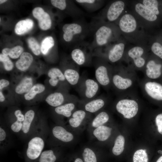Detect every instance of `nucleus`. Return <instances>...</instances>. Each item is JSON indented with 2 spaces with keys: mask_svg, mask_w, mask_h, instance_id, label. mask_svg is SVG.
Listing matches in <instances>:
<instances>
[{
  "mask_svg": "<svg viewBox=\"0 0 162 162\" xmlns=\"http://www.w3.org/2000/svg\"><path fill=\"white\" fill-rule=\"evenodd\" d=\"M33 24V21L29 19L20 20L15 25V32L19 35L23 34L32 28Z\"/></svg>",
  "mask_w": 162,
  "mask_h": 162,
  "instance_id": "20",
  "label": "nucleus"
},
{
  "mask_svg": "<svg viewBox=\"0 0 162 162\" xmlns=\"http://www.w3.org/2000/svg\"><path fill=\"white\" fill-rule=\"evenodd\" d=\"M125 3L121 0H117L112 2L108 6L105 13L104 17L101 20H106V22L112 23L116 21L124 11Z\"/></svg>",
  "mask_w": 162,
  "mask_h": 162,
  "instance_id": "9",
  "label": "nucleus"
},
{
  "mask_svg": "<svg viewBox=\"0 0 162 162\" xmlns=\"http://www.w3.org/2000/svg\"><path fill=\"white\" fill-rule=\"evenodd\" d=\"M74 107L75 105L74 104L69 103L56 107L55 111L58 114L66 117H69L71 115V111L74 109Z\"/></svg>",
  "mask_w": 162,
  "mask_h": 162,
  "instance_id": "27",
  "label": "nucleus"
},
{
  "mask_svg": "<svg viewBox=\"0 0 162 162\" xmlns=\"http://www.w3.org/2000/svg\"><path fill=\"white\" fill-rule=\"evenodd\" d=\"M105 104L104 100L101 99L92 100L87 103L85 106L86 110L93 113L102 108Z\"/></svg>",
  "mask_w": 162,
  "mask_h": 162,
  "instance_id": "28",
  "label": "nucleus"
},
{
  "mask_svg": "<svg viewBox=\"0 0 162 162\" xmlns=\"http://www.w3.org/2000/svg\"><path fill=\"white\" fill-rule=\"evenodd\" d=\"M142 71L144 78L159 80L162 78V60L153 54L148 55Z\"/></svg>",
  "mask_w": 162,
  "mask_h": 162,
  "instance_id": "8",
  "label": "nucleus"
},
{
  "mask_svg": "<svg viewBox=\"0 0 162 162\" xmlns=\"http://www.w3.org/2000/svg\"><path fill=\"white\" fill-rule=\"evenodd\" d=\"M10 138L9 134L4 124L0 126V148L1 151L8 149L10 145Z\"/></svg>",
  "mask_w": 162,
  "mask_h": 162,
  "instance_id": "21",
  "label": "nucleus"
},
{
  "mask_svg": "<svg viewBox=\"0 0 162 162\" xmlns=\"http://www.w3.org/2000/svg\"><path fill=\"white\" fill-rule=\"evenodd\" d=\"M0 61L3 63L4 68L6 70L10 71L13 69L14 67L13 64L8 56L2 54H0Z\"/></svg>",
  "mask_w": 162,
  "mask_h": 162,
  "instance_id": "43",
  "label": "nucleus"
},
{
  "mask_svg": "<svg viewBox=\"0 0 162 162\" xmlns=\"http://www.w3.org/2000/svg\"><path fill=\"white\" fill-rule=\"evenodd\" d=\"M109 118V116L106 112H102L98 115L92 123V126L97 128L106 123Z\"/></svg>",
  "mask_w": 162,
  "mask_h": 162,
  "instance_id": "36",
  "label": "nucleus"
},
{
  "mask_svg": "<svg viewBox=\"0 0 162 162\" xmlns=\"http://www.w3.org/2000/svg\"><path fill=\"white\" fill-rule=\"evenodd\" d=\"M5 100L4 97L1 91L0 92V101L3 102Z\"/></svg>",
  "mask_w": 162,
  "mask_h": 162,
  "instance_id": "48",
  "label": "nucleus"
},
{
  "mask_svg": "<svg viewBox=\"0 0 162 162\" xmlns=\"http://www.w3.org/2000/svg\"><path fill=\"white\" fill-rule=\"evenodd\" d=\"M63 38L66 42L77 44L89 32L88 28L80 22H74L64 24L62 27Z\"/></svg>",
  "mask_w": 162,
  "mask_h": 162,
  "instance_id": "5",
  "label": "nucleus"
},
{
  "mask_svg": "<svg viewBox=\"0 0 162 162\" xmlns=\"http://www.w3.org/2000/svg\"><path fill=\"white\" fill-rule=\"evenodd\" d=\"M151 49L153 54L162 60V45L158 42L153 43Z\"/></svg>",
  "mask_w": 162,
  "mask_h": 162,
  "instance_id": "42",
  "label": "nucleus"
},
{
  "mask_svg": "<svg viewBox=\"0 0 162 162\" xmlns=\"http://www.w3.org/2000/svg\"><path fill=\"white\" fill-rule=\"evenodd\" d=\"M15 118L8 121L7 125L13 133L20 135L24 118V115L21 110L17 109L14 112Z\"/></svg>",
  "mask_w": 162,
  "mask_h": 162,
  "instance_id": "14",
  "label": "nucleus"
},
{
  "mask_svg": "<svg viewBox=\"0 0 162 162\" xmlns=\"http://www.w3.org/2000/svg\"><path fill=\"white\" fill-rule=\"evenodd\" d=\"M148 55L142 47L136 46L130 49L126 53L124 57L125 60L130 62V66L135 70L142 71L146 64Z\"/></svg>",
  "mask_w": 162,
  "mask_h": 162,
  "instance_id": "7",
  "label": "nucleus"
},
{
  "mask_svg": "<svg viewBox=\"0 0 162 162\" xmlns=\"http://www.w3.org/2000/svg\"><path fill=\"white\" fill-rule=\"evenodd\" d=\"M148 155L145 149H139L134 154L133 162H148Z\"/></svg>",
  "mask_w": 162,
  "mask_h": 162,
  "instance_id": "37",
  "label": "nucleus"
},
{
  "mask_svg": "<svg viewBox=\"0 0 162 162\" xmlns=\"http://www.w3.org/2000/svg\"><path fill=\"white\" fill-rule=\"evenodd\" d=\"M76 2L89 10H94L100 7L102 1L96 0H76Z\"/></svg>",
  "mask_w": 162,
  "mask_h": 162,
  "instance_id": "30",
  "label": "nucleus"
},
{
  "mask_svg": "<svg viewBox=\"0 0 162 162\" xmlns=\"http://www.w3.org/2000/svg\"><path fill=\"white\" fill-rule=\"evenodd\" d=\"M59 80L57 78H51L49 80V82L51 86H55L57 84Z\"/></svg>",
  "mask_w": 162,
  "mask_h": 162,
  "instance_id": "47",
  "label": "nucleus"
},
{
  "mask_svg": "<svg viewBox=\"0 0 162 162\" xmlns=\"http://www.w3.org/2000/svg\"><path fill=\"white\" fill-rule=\"evenodd\" d=\"M9 84L8 81L4 79L0 80V89L1 90L4 87H7Z\"/></svg>",
  "mask_w": 162,
  "mask_h": 162,
  "instance_id": "46",
  "label": "nucleus"
},
{
  "mask_svg": "<svg viewBox=\"0 0 162 162\" xmlns=\"http://www.w3.org/2000/svg\"><path fill=\"white\" fill-rule=\"evenodd\" d=\"M112 76V83L121 95L135 92L139 81L135 70L130 66L121 67Z\"/></svg>",
  "mask_w": 162,
  "mask_h": 162,
  "instance_id": "3",
  "label": "nucleus"
},
{
  "mask_svg": "<svg viewBox=\"0 0 162 162\" xmlns=\"http://www.w3.org/2000/svg\"><path fill=\"white\" fill-rule=\"evenodd\" d=\"M23 51V48L21 46H17L11 49L4 48L2 50V52L5 56H9L11 58L15 59L21 56Z\"/></svg>",
  "mask_w": 162,
  "mask_h": 162,
  "instance_id": "29",
  "label": "nucleus"
},
{
  "mask_svg": "<svg viewBox=\"0 0 162 162\" xmlns=\"http://www.w3.org/2000/svg\"><path fill=\"white\" fill-rule=\"evenodd\" d=\"M116 105L117 111L124 118H131L137 114L139 110V98L135 92L121 95Z\"/></svg>",
  "mask_w": 162,
  "mask_h": 162,
  "instance_id": "4",
  "label": "nucleus"
},
{
  "mask_svg": "<svg viewBox=\"0 0 162 162\" xmlns=\"http://www.w3.org/2000/svg\"><path fill=\"white\" fill-rule=\"evenodd\" d=\"M51 134L54 138L64 142L72 141L74 138L73 134L67 131L64 127L60 125L54 126L52 128Z\"/></svg>",
  "mask_w": 162,
  "mask_h": 162,
  "instance_id": "15",
  "label": "nucleus"
},
{
  "mask_svg": "<svg viewBox=\"0 0 162 162\" xmlns=\"http://www.w3.org/2000/svg\"><path fill=\"white\" fill-rule=\"evenodd\" d=\"M82 156L84 162H97V158L94 153L89 148L84 149Z\"/></svg>",
  "mask_w": 162,
  "mask_h": 162,
  "instance_id": "40",
  "label": "nucleus"
},
{
  "mask_svg": "<svg viewBox=\"0 0 162 162\" xmlns=\"http://www.w3.org/2000/svg\"><path fill=\"white\" fill-rule=\"evenodd\" d=\"M125 139L122 135L118 136L116 138L114 146L112 149V152L116 156L120 155L124 149Z\"/></svg>",
  "mask_w": 162,
  "mask_h": 162,
  "instance_id": "33",
  "label": "nucleus"
},
{
  "mask_svg": "<svg viewBox=\"0 0 162 162\" xmlns=\"http://www.w3.org/2000/svg\"><path fill=\"white\" fill-rule=\"evenodd\" d=\"M95 75L98 82L104 86L108 85L110 80L107 67L105 65L99 66L96 70Z\"/></svg>",
  "mask_w": 162,
  "mask_h": 162,
  "instance_id": "18",
  "label": "nucleus"
},
{
  "mask_svg": "<svg viewBox=\"0 0 162 162\" xmlns=\"http://www.w3.org/2000/svg\"><path fill=\"white\" fill-rule=\"evenodd\" d=\"M118 28L122 32L130 34L134 32L137 27V22L135 17L130 13L123 14L119 19Z\"/></svg>",
  "mask_w": 162,
  "mask_h": 162,
  "instance_id": "11",
  "label": "nucleus"
},
{
  "mask_svg": "<svg viewBox=\"0 0 162 162\" xmlns=\"http://www.w3.org/2000/svg\"><path fill=\"white\" fill-rule=\"evenodd\" d=\"M45 89V87L43 85L40 83L36 84L25 94V99L27 100H30L33 99L37 94L42 93Z\"/></svg>",
  "mask_w": 162,
  "mask_h": 162,
  "instance_id": "32",
  "label": "nucleus"
},
{
  "mask_svg": "<svg viewBox=\"0 0 162 162\" xmlns=\"http://www.w3.org/2000/svg\"><path fill=\"white\" fill-rule=\"evenodd\" d=\"M139 85L146 98L156 103L162 104V83L144 78L139 82Z\"/></svg>",
  "mask_w": 162,
  "mask_h": 162,
  "instance_id": "6",
  "label": "nucleus"
},
{
  "mask_svg": "<svg viewBox=\"0 0 162 162\" xmlns=\"http://www.w3.org/2000/svg\"><path fill=\"white\" fill-rule=\"evenodd\" d=\"M81 42L76 44L71 52L73 60L79 65L83 64L86 61V56L82 49L83 43Z\"/></svg>",
  "mask_w": 162,
  "mask_h": 162,
  "instance_id": "17",
  "label": "nucleus"
},
{
  "mask_svg": "<svg viewBox=\"0 0 162 162\" xmlns=\"http://www.w3.org/2000/svg\"><path fill=\"white\" fill-rule=\"evenodd\" d=\"M56 159L54 151L50 149L43 151L37 160L38 162H55Z\"/></svg>",
  "mask_w": 162,
  "mask_h": 162,
  "instance_id": "31",
  "label": "nucleus"
},
{
  "mask_svg": "<svg viewBox=\"0 0 162 162\" xmlns=\"http://www.w3.org/2000/svg\"><path fill=\"white\" fill-rule=\"evenodd\" d=\"M32 80L31 78L25 77L16 87L15 91L19 94L27 92L32 88Z\"/></svg>",
  "mask_w": 162,
  "mask_h": 162,
  "instance_id": "23",
  "label": "nucleus"
},
{
  "mask_svg": "<svg viewBox=\"0 0 162 162\" xmlns=\"http://www.w3.org/2000/svg\"><path fill=\"white\" fill-rule=\"evenodd\" d=\"M158 81H160V82L162 83V78Z\"/></svg>",
  "mask_w": 162,
  "mask_h": 162,
  "instance_id": "52",
  "label": "nucleus"
},
{
  "mask_svg": "<svg viewBox=\"0 0 162 162\" xmlns=\"http://www.w3.org/2000/svg\"><path fill=\"white\" fill-rule=\"evenodd\" d=\"M108 47L107 58L112 63L117 62L124 57L125 54V44L122 42H117Z\"/></svg>",
  "mask_w": 162,
  "mask_h": 162,
  "instance_id": "12",
  "label": "nucleus"
},
{
  "mask_svg": "<svg viewBox=\"0 0 162 162\" xmlns=\"http://www.w3.org/2000/svg\"><path fill=\"white\" fill-rule=\"evenodd\" d=\"M74 162H83V161L81 159L78 158L75 160Z\"/></svg>",
  "mask_w": 162,
  "mask_h": 162,
  "instance_id": "49",
  "label": "nucleus"
},
{
  "mask_svg": "<svg viewBox=\"0 0 162 162\" xmlns=\"http://www.w3.org/2000/svg\"><path fill=\"white\" fill-rule=\"evenodd\" d=\"M155 122L158 132L162 134V112L158 114L156 116Z\"/></svg>",
  "mask_w": 162,
  "mask_h": 162,
  "instance_id": "45",
  "label": "nucleus"
},
{
  "mask_svg": "<svg viewBox=\"0 0 162 162\" xmlns=\"http://www.w3.org/2000/svg\"><path fill=\"white\" fill-rule=\"evenodd\" d=\"M33 60V57L31 54L26 52H23L16 62V66L20 70H25L29 68Z\"/></svg>",
  "mask_w": 162,
  "mask_h": 162,
  "instance_id": "19",
  "label": "nucleus"
},
{
  "mask_svg": "<svg viewBox=\"0 0 162 162\" xmlns=\"http://www.w3.org/2000/svg\"><path fill=\"white\" fill-rule=\"evenodd\" d=\"M28 46L33 53L39 55L41 51L40 47L37 40L33 37L29 38L27 40Z\"/></svg>",
  "mask_w": 162,
  "mask_h": 162,
  "instance_id": "39",
  "label": "nucleus"
},
{
  "mask_svg": "<svg viewBox=\"0 0 162 162\" xmlns=\"http://www.w3.org/2000/svg\"><path fill=\"white\" fill-rule=\"evenodd\" d=\"M156 162H162V156L158 159Z\"/></svg>",
  "mask_w": 162,
  "mask_h": 162,
  "instance_id": "50",
  "label": "nucleus"
},
{
  "mask_svg": "<svg viewBox=\"0 0 162 162\" xmlns=\"http://www.w3.org/2000/svg\"><path fill=\"white\" fill-rule=\"evenodd\" d=\"M50 2L53 6L61 10H65L67 4L64 0H52Z\"/></svg>",
  "mask_w": 162,
  "mask_h": 162,
  "instance_id": "44",
  "label": "nucleus"
},
{
  "mask_svg": "<svg viewBox=\"0 0 162 162\" xmlns=\"http://www.w3.org/2000/svg\"><path fill=\"white\" fill-rule=\"evenodd\" d=\"M7 1V0H0V4H1Z\"/></svg>",
  "mask_w": 162,
  "mask_h": 162,
  "instance_id": "51",
  "label": "nucleus"
},
{
  "mask_svg": "<svg viewBox=\"0 0 162 162\" xmlns=\"http://www.w3.org/2000/svg\"><path fill=\"white\" fill-rule=\"evenodd\" d=\"M85 112L82 110H78L72 115V118L69 120L70 125L72 127L77 128L81 124L86 116Z\"/></svg>",
  "mask_w": 162,
  "mask_h": 162,
  "instance_id": "25",
  "label": "nucleus"
},
{
  "mask_svg": "<svg viewBox=\"0 0 162 162\" xmlns=\"http://www.w3.org/2000/svg\"><path fill=\"white\" fill-rule=\"evenodd\" d=\"M33 16L38 21L40 28L44 30L49 29L52 25V21L50 15L40 7L35 8L32 10Z\"/></svg>",
  "mask_w": 162,
  "mask_h": 162,
  "instance_id": "13",
  "label": "nucleus"
},
{
  "mask_svg": "<svg viewBox=\"0 0 162 162\" xmlns=\"http://www.w3.org/2000/svg\"><path fill=\"white\" fill-rule=\"evenodd\" d=\"M64 76L68 81L72 85L77 84L79 78V75L78 72L71 69L66 70L64 72Z\"/></svg>",
  "mask_w": 162,
  "mask_h": 162,
  "instance_id": "34",
  "label": "nucleus"
},
{
  "mask_svg": "<svg viewBox=\"0 0 162 162\" xmlns=\"http://www.w3.org/2000/svg\"><path fill=\"white\" fill-rule=\"evenodd\" d=\"M48 75L51 78H57L60 81H64L65 79L61 71L57 68L50 69L48 71Z\"/></svg>",
  "mask_w": 162,
  "mask_h": 162,
  "instance_id": "41",
  "label": "nucleus"
},
{
  "mask_svg": "<svg viewBox=\"0 0 162 162\" xmlns=\"http://www.w3.org/2000/svg\"><path fill=\"white\" fill-rule=\"evenodd\" d=\"M54 40L52 37L49 36L46 37L41 42V52L43 54L46 55L49 50L54 46Z\"/></svg>",
  "mask_w": 162,
  "mask_h": 162,
  "instance_id": "35",
  "label": "nucleus"
},
{
  "mask_svg": "<svg viewBox=\"0 0 162 162\" xmlns=\"http://www.w3.org/2000/svg\"><path fill=\"white\" fill-rule=\"evenodd\" d=\"M134 10L139 15L148 22H153L157 19V15L141 3H136L134 6Z\"/></svg>",
  "mask_w": 162,
  "mask_h": 162,
  "instance_id": "16",
  "label": "nucleus"
},
{
  "mask_svg": "<svg viewBox=\"0 0 162 162\" xmlns=\"http://www.w3.org/2000/svg\"><path fill=\"white\" fill-rule=\"evenodd\" d=\"M45 100L50 106L57 107L60 106L64 101L63 95L60 92H55L48 95Z\"/></svg>",
  "mask_w": 162,
  "mask_h": 162,
  "instance_id": "24",
  "label": "nucleus"
},
{
  "mask_svg": "<svg viewBox=\"0 0 162 162\" xmlns=\"http://www.w3.org/2000/svg\"><path fill=\"white\" fill-rule=\"evenodd\" d=\"M94 27L93 38L91 48H100L106 47L118 38V27L113 23L101 20L96 22Z\"/></svg>",
  "mask_w": 162,
  "mask_h": 162,
  "instance_id": "2",
  "label": "nucleus"
},
{
  "mask_svg": "<svg viewBox=\"0 0 162 162\" xmlns=\"http://www.w3.org/2000/svg\"><path fill=\"white\" fill-rule=\"evenodd\" d=\"M86 89L85 92L86 96L88 98L94 97L98 89V83L94 80L88 79L85 82Z\"/></svg>",
  "mask_w": 162,
  "mask_h": 162,
  "instance_id": "26",
  "label": "nucleus"
},
{
  "mask_svg": "<svg viewBox=\"0 0 162 162\" xmlns=\"http://www.w3.org/2000/svg\"><path fill=\"white\" fill-rule=\"evenodd\" d=\"M112 130L111 128L103 125L95 129L93 132V134L98 140L103 141L110 137Z\"/></svg>",
  "mask_w": 162,
  "mask_h": 162,
  "instance_id": "22",
  "label": "nucleus"
},
{
  "mask_svg": "<svg viewBox=\"0 0 162 162\" xmlns=\"http://www.w3.org/2000/svg\"><path fill=\"white\" fill-rule=\"evenodd\" d=\"M147 7L156 15H159L160 11L158 8V2L156 0H143L142 3Z\"/></svg>",
  "mask_w": 162,
  "mask_h": 162,
  "instance_id": "38",
  "label": "nucleus"
},
{
  "mask_svg": "<svg viewBox=\"0 0 162 162\" xmlns=\"http://www.w3.org/2000/svg\"><path fill=\"white\" fill-rule=\"evenodd\" d=\"M49 130L46 122L42 119L37 120L34 128L28 139L25 151L27 160H36L44 151Z\"/></svg>",
  "mask_w": 162,
  "mask_h": 162,
  "instance_id": "1",
  "label": "nucleus"
},
{
  "mask_svg": "<svg viewBox=\"0 0 162 162\" xmlns=\"http://www.w3.org/2000/svg\"><path fill=\"white\" fill-rule=\"evenodd\" d=\"M35 120V112L33 110L30 109L25 112L22 128L19 135L22 139H28L37 121L38 120Z\"/></svg>",
  "mask_w": 162,
  "mask_h": 162,
  "instance_id": "10",
  "label": "nucleus"
}]
</instances>
